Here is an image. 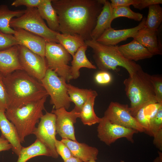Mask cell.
I'll use <instances>...</instances> for the list:
<instances>
[{"label":"cell","instance_id":"cell-1","mask_svg":"<svg viewBox=\"0 0 162 162\" xmlns=\"http://www.w3.org/2000/svg\"><path fill=\"white\" fill-rule=\"evenodd\" d=\"M103 2L104 0H52L58 18L59 32L80 35L85 41L92 39Z\"/></svg>","mask_w":162,"mask_h":162},{"label":"cell","instance_id":"cell-2","mask_svg":"<svg viewBox=\"0 0 162 162\" xmlns=\"http://www.w3.org/2000/svg\"><path fill=\"white\" fill-rule=\"evenodd\" d=\"M2 76L8 97V108L20 107L48 96L40 81L23 70Z\"/></svg>","mask_w":162,"mask_h":162},{"label":"cell","instance_id":"cell-3","mask_svg":"<svg viewBox=\"0 0 162 162\" xmlns=\"http://www.w3.org/2000/svg\"><path fill=\"white\" fill-rule=\"evenodd\" d=\"M123 84L126 94L130 103L129 109L134 117L144 106L157 103L151 75L142 69L129 75Z\"/></svg>","mask_w":162,"mask_h":162},{"label":"cell","instance_id":"cell-4","mask_svg":"<svg viewBox=\"0 0 162 162\" xmlns=\"http://www.w3.org/2000/svg\"><path fill=\"white\" fill-rule=\"evenodd\" d=\"M47 96L20 107L8 108L5 110V116L14 126L21 143L35 130L36 124L43 115Z\"/></svg>","mask_w":162,"mask_h":162},{"label":"cell","instance_id":"cell-5","mask_svg":"<svg viewBox=\"0 0 162 162\" xmlns=\"http://www.w3.org/2000/svg\"><path fill=\"white\" fill-rule=\"evenodd\" d=\"M85 43L92 49L95 62L101 70H115L119 66L125 69L129 75H131L142 69L140 64L125 58L116 45H103L92 39L86 40Z\"/></svg>","mask_w":162,"mask_h":162},{"label":"cell","instance_id":"cell-6","mask_svg":"<svg viewBox=\"0 0 162 162\" xmlns=\"http://www.w3.org/2000/svg\"><path fill=\"white\" fill-rule=\"evenodd\" d=\"M11 28H20L38 35L47 42L58 43V33L51 30L40 15L37 8H27L20 17L12 19L10 23Z\"/></svg>","mask_w":162,"mask_h":162},{"label":"cell","instance_id":"cell-7","mask_svg":"<svg viewBox=\"0 0 162 162\" xmlns=\"http://www.w3.org/2000/svg\"><path fill=\"white\" fill-rule=\"evenodd\" d=\"M45 58L48 68L54 71L58 75L69 82L72 79L70 66L71 55L59 44L47 42L45 47Z\"/></svg>","mask_w":162,"mask_h":162},{"label":"cell","instance_id":"cell-8","mask_svg":"<svg viewBox=\"0 0 162 162\" xmlns=\"http://www.w3.org/2000/svg\"><path fill=\"white\" fill-rule=\"evenodd\" d=\"M43 86L50 96V103L55 109L64 108L68 109L71 101L65 85L66 81L53 70L48 68L40 81Z\"/></svg>","mask_w":162,"mask_h":162},{"label":"cell","instance_id":"cell-9","mask_svg":"<svg viewBox=\"0 0 162 162\" xmlns=\"http://www.w3.org/2000/svg\"><path fill=\"white\" fill-rule=\"evenodd\" d=\"M98 124V136L101 141L108 146L122 138H125L133 143L134 135L138 132L134 129L112 123L104 116L101 118Z\"/></svg>","mask_w":162,"mask_h":162},{"label":"cell","instance_id":"cell-10","mask_svg":"<svg viewBox=\"0 0 162 162\" xmlns=\"http://www.w3.org/2000/svg\"><path fill=\"white\" fill-rule=\"evenodd\" d=\"M18 46L19 59L23 70L40 81L48 69L45 58L23 46L18 45Z\"/></svg>","mask_w":162,"mask_h":162},{"label":"cell","instance_id":"cell-11","mask_svg":"<svg viewBox=\"0 0 162 162\" xmlns=\"http://www.w3.org/2000/svg\"><path fill=\"white\" fill-rule=\"evenodd\" d=\"M104 116L112 123L134 129L138 132L145 131L143 126L131 114L128 104L111 102Z\"/></svg>","mask_w":162,"mask_h":162},{"label":"cell","instance_id":"cell-12","mask_svg":"<svg viewBox=\"0 0 162 162\" xmlns=\"http://www.w3.org/2000/svg\"><path fill=\"white\" fill-rule=\"evenodd\" d=\"M56 119V116L54 113L46 112L40 118L37 127L33 133L37 139L50 150L53 154V158H57L58 156L55 147L57 134Z\"/></svg>","mask_w":162,"mask_h":162},{"label":"cell","instance_id":"cell-13","mask_svg":"<svg viewBox=\"0 0 162 162\" xmlns=\"http://www.w3.org/2000/svg\"><path fill=\"white\" fill-rule=\"evenodd\" d=\"M51 112L56 116L57 134L62 139L77 140L75 136L74 124L77 119L80 117V112L75 108L68 112L64 108L53 109Z\"/></svg>","mask_w":162,"mask_h":162},{"label":"cell","instance_id":"cell-14","mask_svg":"<svg viewBox=\"0 0 162 162\" xmlns=\"http://www.w3.org/2000/svg\"><path fill=\"white\" fill-rule=\"evenodd\" d=\"M146 20L144 17L138 25L131 28L116 30L112 27L109 28L96 40L103 45L116 46L128 38H134L138 31L145 27Z\"/></svg>","mask_w":162,"mask_h":162},{"label":"cell","instance_id":"cell-15","mask_svg":"<svg viewBox=\"0 0 162 162\" xmlns=\"http://www.w3.org/2000/svg\"><path fill=\"white\" fill-rule=\"evenodd\" d=\"M13 35L19 45L23 46L45 58L47 42L42 37L20 28H14Z\"/></svg>","mask_w":162,"mask_h":162},{"label":"cell","instance_id":"cell-16","mask_svg":"<svg viewBox=\"0 0 162 162\" xmlns=\"http://www.w3.org/2000/svg\"><path fill=\"white\" fill-rule=\"evenodd\" d=\"M61 141L68 147L73 156L80 159L83 162L96 161L97 159L99 151L97 148L77 140L62 139Z\"/></svg>","mask_w":162,"mask_h":162},{"label":"cell","instance_id":"cell-17","mask_svg":"<svg viewBox=\"0 0 162 162\" xmlns=\"http://www.w3.org/2000/svg\"><path fill=\"white\" fill-rule=\"evenodd\" d=\"M18 45L0 51V74L2 75L23 70L19 59Z\"/></svg>","mask_w":162,"mask_h":162},{"label":"cell","instance_id":"cell-18","mask_svg":"<svg viewBox=\"0 0 162 162\" xmlns=\"http://www.w3.org/2000/svg\"><path fill=\"white\" fill-rule=\"evenodd\" d=\"M0 130L2 135L12 146V151L18 156L22 147L17 130L6 117L5 111L0 110Z\"/></svg>","mask_w":162,"mask_h":162},{"label":"cell","instance_id":"cell-19","mask_svg":"<svg viewBox=\"0 0 162 162\" xmlns=\"http://www.w3.org/2000/svg\"><path fill=\"white\" fill-rule=\"evenodd\" d=\"M158 30H151L144 27L133 38L146 48L153 56L161 55L162 45L158 37Z\"/></svg>","mask_w":162,"mask_h":162},{"label":"cell","instance_id":"cell-20","mask_svg":"<svg viewBox=\"0 0 162 162\" xmlns=\"http://www.w3.org/2000/svg\"><path fill=\"white\" fill-rule=\"evenodd\" d=\"M117 47L125 58L131 61L149 58L153 56L146 48L134 39L128 43Z\"/></svg>","mask_w":162,"mask_h":162},{"label":"cell","instance_id":"cell-21","mask_svg":"<svg viewBox=\"0 0 162 162\" xmlns=\"http://www.w3.org/2000/svg\"><path fill=\"white\" fill-rule=\"evenodd\" d=\"M112 8L110 3L105 0L98 16L96 26L91 34L92 39L96 40L107 29L111 27Z\"/></svg>","mask_w":162,"mask_h":162},{"label":"cell","instance_id":"cell-22","mask_svg":"<svg viewBox=\"0 0 162 162\" xmlns=\"http://www.w3.org/2000/svg\"><path fill=\"white\" fill-rule=\"evenodd\" d=\"M42 155L53 157L50 150L43 143L37 139L30 146L27 147L22 146L17 162H26L33 157Z\"/></svg>","mask_w":162,"mask_h":162},{"label":"cell","instance_id":"cell-23","mask_svg":"<svg viewBox=\"0 0 162 162\" xmlns=\"http://www.w3.org/2000/svg\"><path fill=\"white\" fill-rule=\"evenodd\" d=\"M88 46L80 47L73 57L70 66L71 74L73 79H76L80 76V70L82 68L96 69L97 68L88 60L86 55Z\"/></svg>","mask_w":162,"mask_h":162},{"label":"cell","instance_id":"cell-24","mask_svg":"<svg viewBox=\"0 0 162 162\" xmlns=\"http://www.w3.org/2000/svg\"><path fill=\"white\" fill-rule=\"evenodd\" d=\"M41 17L45 20L48 27L52 30L59 32V20L52 4V0H43L37 8Z\"/></svg>","mask_w":162,"mask_h":162},{"label":"cell","instance_id":"cell-25","mask_svg":"<svg viewBox=\"0 0 162 162\" xmlns=\"http://www.w3.org/2000/svg\"><path fill=\"white\" fill-rule=\"evenodd\" d=\"M98 94L94 90L88 97L83 106L80 112L81 121L85 125L91 126L100 122L101 118L96 114L94 110V105L95 98Z\"/></svg>","mask_w":162,"mask_h":162},{"label":"cell","instance_id":"cell-26","mask_svg":"<svg viewBox=\"0 0 162 162\" xmlns=\"http://www.w3.org/2000/svg\"><path fill=\"white\" fill-rule=\"evenodd\" d=\"M26 10H10L5 4L0 5V31L3 33L14 34V30L10 26L11 20L20 17L25 12Z\"/></svg>","mask_w":162,"mask_h":162},{"label":"cell","instance_id":"cell-27","mask_svg":"<svg viewBox=\"0 0 162 162\" xmlns=\"http://www.w3.org/2000/svg\"><path fill=\"white\" fill-rule=\"evenodd\" d=\"M56 38L62 45L72 57L81 47L86 45L82 38L78 35H71L58 33Z\"/></svg>","mask_w":162,"mask_h":162},{"label":"cell","instance_id":"cell-28","mask_svg":"<svg viewBox=\"0 0 162 162\" xmlns=\"http://www.w3.org/2000/svg\"><path fill=\"white\" fill-rule=\"evenodd\" d=\"M71 102L75 105L74 108L80 112L82 107L88 97L94 90L91 89L80 88L70 84L65 83Z\"/></svg>","mask_w":162,"mask_h":162},{"label":"cell","instance_id":"cell-29","mask_svg":"<svg viewBox=\"0 0 162 162\" xmlns=\"http://www.w3.org/2000/svg\"><path fill=\"white\" fill-rule=\"evenodd\" d=\"M161 105L162 104L158 103L147 105L141 108L135 116L147 133L149 130L150 122Z\"/></svg>","mask_w":162,"mask_h":162},{"label":"cell","instance_id":"cell-30","mask_svg":"<svg viewBox=\"0 0 162 162\" xmlns=\"http://www.w3.org/2000/svg\"><path fill=\"white\" fill-rule=\"evenodd\" d=\"M148 8L145 27L151 30H158L162 22V8L159 4L151 5Z\"/></svg>","mask_w":162,"mask_h":162},{"label":"cell","instance_id":"cell-31","mask_svg":"<svg viewBox=\"0 0 162 162\" xmlns=\"http://www.w3.org/2000/svg\"><path fill=\"white\" fill-rule=\"evenodd\" d=\"M121 17H126L137 21H141L143 17L142 14L134 12L130 6L118 7L113 8L112 20Z\"/></svg>","mask_w":162,"mask_h":162},{"label":"cell","instance_id":"cell-32","mask_svg":"<svg viewBox=\"0 0 162 162\" xmlns=\"http://www.w3.org/2000/svg\"><path fill=\"white\" fill-rule=\"evenodd\" d=\"M162 129V105H161L150 122L148 133L153 136L154 134Z\"/></svg>","mask_w":162,"mask_h":162},{"label":"cell","instance_id":"cell-33","mask_svg":"<svg viewBox=\"0 0 162 162\" xmlns=\"http://www.w3.org/2000/svg\"><path fill=\"white\" fill-rule=\"evenodd\" d=\"M19 45L13 34H6L0 31V51Z\"/></svg>","mask_w":162,"mask_h":162},{"label":"cell","instance_id":"cell-34","mask_svg":"<svg viewBox=\"0 0 162 162\" xmlns=\"http://www.w3.org/2000/svg\"><path fill=\"white\" fill-rule=\"evenodd\" d=\"M151 79L158 103L162 104V77L158 75H151Z\"/></svg>","mask_w":162,"mask_h":162},{"label":"cell","instance_id":"cell-35","mask_svg":"<svg viewBox=\"0 0 162 162\" xmlns=\"http://www.w3.org/2000/svg\"><path fill=\"white\" fill-rule=\"evenodd\" d=\"M9 99L2 75L0 74V110L5 112L8 106Z\"/></svg>","mask_w":162,"mask_h":162},{"label":"cell","instance_id":"cell-36","mask_svg":"<svg viewBox=\"0 0 162 162\" xmlns=\"http://www.w3.org/2000/svg\"><path fill=\"white\" fill-rule=\"evenodd\" d=\"M55 147L57 154L61 156L64 161L73 156L69 148L61 140H56Z\"/></svg>","mask_w":162,"mask_h":162},{"label":"cell","instance_id":"cell-37","mask_svg":"<svg viewBox=\"0 0 162 162\" xmlns=\"http://www.w3.org/2000/svg\"><path fill=\"white\" fill-rule=\"evenodd\" d=\"M94 79L95 82L100 85H106L110 83L112 80L111 74L107 71L101 70L97 73Z\"/></svg>","mask_w":162,"mask_h":162},{"label":"cell","instance_id":"cell-38","mask_svg":"<svg viewBox=\"0 0 162 162\" xmlns=\"http://www.w3.org/2000/svg\"><path fill=\"white\" fill-rule=\"evenodd\" d=\"M43 0H15L11 5L15 7L24 5L27 8H37Z\"/></svg>","mask_w":162,"mask_h":162},{"label":"cell","instance_id":"cell-39","mask_svg":"<svg viewBox=\"0 0 162 162\" xmlns=\"http://www.w3.org/2000/svg\"><path fill=\"white\" fill-rule=\"evenodd\" d=\"M161 4L162 0H140L138 3L133 5L135 8L141 10L151 5Z\"/></svg>","mask_w":162,"mask_h":162},{"label":"cell","instance_id":"cell-40","mask_svg":"<svg viewBox=\"0 0 162 162\" xmlns=\"http://www.w3.org/2000/svg\"><path fill=\"white\" fill-rule=\"evenodd\" d=\"M140 0H111L110 4L113 8L118 7L130 6L138 3Z\"/></svg>","mask_w":162,"mask_h":162},{"label":"cell","instance_id":"cell-41","mask_svg":"<svg viewBox=\"0 0 162 162\" xmlns=\"http://www.w3.org/2000/svg\"><path fill=\"white\" fill-rule=\"evenodd\" d=\"M153 144L159 149L162 151V129L154 134Z\"/></svg>","mask_w":162,"mask_h":162},{"label":"cell","instance_id":"cell-42","mask_svg":"<svg viewBox=\"0 0 162 162\" xmlns=\"http://www.w3.org/2000/svg\"><path fill=\"white\" fill-rule=\"evenodd\" d=\"M10 149H12L11 144L1 135L0 137V152L8 151Z\"/></svg>","mask_w":162,"mask_h":162},{"label":"cell","instance_id":"cell-43","mask_svg":"<svg viewBox=\"0 0 162 162\" xmlns=\"http://www.w3.org/2000/svg\"><path fill=\"white\" fill-rule=\"evenodd\" d=\"M64 162H83L80 159L72 156L68 159L64 161Z\"/></svg>","mask_w":162,"mask_h":162},{"label":"cell","instance_id":"cell-44","mask_svg":"<svg viewBox=\"0 0 162 162\" xmlns=\"http://www.w3.org/2000/svg\"><path fill=\"white\" fill-rule=\"evenodd\" d=\"M158 152V156L154 159L153 162H162V152L160 151Z\"/></svg>","mask_w":162,"mask_h":162},{"label":"cell","instance_id":"cell-45","mask_svg":"<svg viewBox=\"0 0 162 162\" xmlns=\"http://www.w3.org/2000/svg\"><path fill=\"white\" fill-rule=\"evenodd\" d=\"M86 162H96V161H90ZM120 162H124V160H122Z\"/></svg>","mask_w":162,"mask_h":162}]
</instances>
